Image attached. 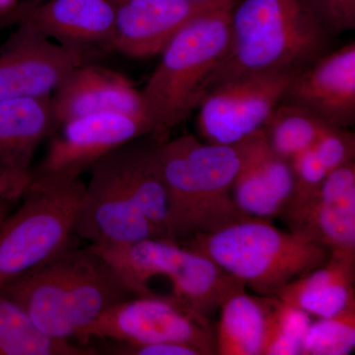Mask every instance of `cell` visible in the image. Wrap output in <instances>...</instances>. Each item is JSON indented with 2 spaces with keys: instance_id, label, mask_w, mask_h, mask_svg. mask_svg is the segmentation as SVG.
I'll return each mask as SVG.
<instances>
[{
  "instance_id": "obj_4",
  "label": "cell",
  "mask_w": 355,
  "mask_h": 355,
  "mask_svg": "<svg viewBox=\"0 0 355 355\" xmlns=\"http://www.w3.org/2000/svg\"><path fill=\"white\" fill-rule=\"evenodd\" d=\"M202 254L242 286L261 296L324 266L330 251L295 231L280 230L268 219L249 218L180 243Z\"/></svg>"
},
{
  "instance_id": "obj_7",
  "label": "cell",
  "mask_w": 355,
  "mask_h": 355,
  "mask_svg": "<svg viewBox=\"0 0 355 355\" xmlns=\"http://www.w3.org/2000/svg\"><path fill=\"white\" fill-rule=\"evenodd\" d=\"M93 338L128 343H184L202 355L216 354V327L209 318L169 294L121 301L89 327L81 345H88Z\"/></svg>"
},
{
  "instance_id": "obj_30",
  "label": "cell",
  "mask_w": 355,
  "mask_h": 355,
  "mask_svg": "<svg viewBox=\"0 0 355 355\" xmlns=\"http://www.w3.org/2000/svg\"><path fill=\"white\" fill-rule=\"evenodd\" d=\"M315 17L336 38L355 28V0H307Z\"/></svg>"
},
{
  "instance_id": "obj_27",
  "label": "cell",
  "mask_w": 355,
  "mask_h": 355,
  "mask_svg": "<svg viewBox=\"0 0 355 355\" xmlns=\"http://www.w3.org/2000/svg\"><path fill=\"white\" fill-rule=\"evenodd\" d=\"M311 323L310 314L275 296L265 355H301Z\"/></svg>"
},
{
  "instance_id": "obj_12",
  "label": "cell",
  "mask_w": 355,
  "mask_h": 355,
  "mask_svg": "<svg viewBox=\"0 0 355 355\" xmlns=\"http://www.w3.org/2000/svg\"><path fill=\"white\" fill-rule=\"evenodd\" d=\"M237 0H120L112 48L125 57L144 60L160 55L182 29L203 14Z\"/></svg>"
},
{
  "instance_id": "obj_26",
  "label": "cell",
  "mask_w": 355,
  "mask_h": 355,
  "mask_svg": "<svg viewBox=\"0 0 355 355\" xmlns=\"http://www.w3.org/2000/svg\"><path fill=\"white\" fill-rule=\"evenodd\" d=\"M355 347V309L312 322L301 355H347Z\"/></svg>"
},
{
  "instance_id": "obj_5",
  "label": "cell",
  "mask_w": 355,
  "mask_h": 355,
  "mask_svg": "<svg viewBox=\"0 0 355 355\" xmlns=\"http://www.w3.org/2000/svg\"><path fill=\"white\" fill-rule=\"evenodd\" d=\"M104 257L135 296H155L151 279L171 282L169 295L207 318L230 294L244 289L237 280L202 254L167 239H146L120 246H89Z\"/></svg>"
},
{
  "instance_id": "obj_34",
  "label": "cell",
  "mask_w": 355,
  "mask_h": 355,
  "mask_svg": "<svg viewBox=\"0 0 355 355\" xmlns=\"http://www.w3.org/2000/svg\"><path fill=\"white\" fill-rule=\"evenodd\" d=\"M13 205L14 202H11V200L0 198V222L3 220L12 211Z\"/></svg>"
},
{
  "instance_id": "obj_22",
  "label": "cell",
  "mask_w": 355,
  "mask_h": 355,
  "mask_svg": "<svg viewBox=\"0 0 355 355\" xmlns=\"http://www.w3.org/2000/svg\"><path fill=\"white\" fill-rule=\"evenodd\" d=\"M355 265L329 258L324 266L280 287L275 296L318 318L355 309Z\"/></svg>"
},
{
  "instance_id": "obj_29",
  "label": "cell",
  "mask_w": 355,
  "mask_h": 355,
  "mask_svg": "<svg viewBox=\"0 0 355 355\" xmlns=\"http://www.w3.org/2000/svg\"><path fill=\"white\" fill-rule=\"evenodd\" d=\"M291 164L295 182V195L291 207L312 197L330 173L322 163L313 146L291 158Z\"/></svg>"
},
{
  "instance_id": "obj_24",
  "label": "cell",
  "mask_w": 355,
  "mask_h": 355,
  "mask_svg": "<svg viewBox=\"0 0 355 355\" xmlns=\"http://www.w3.org/2000/svg\"><path fill=\"white\" fill-rule=\"evenodd\" d=\"M96 354L95 347L46 335L17 303L0 294V355Z\"/></svg>"
},
{
  "instance_id": "obj_17",
  "label": "cell",
  "mask_w": 355,
  "mask_h": 355,
  "mask_svg": "<svg viewBox=\"0 0 355 355\" xmlns=\"http://www.w3.org/2000/svg\"><path fill=\"white\" fill-rule=\"evenodd\" d=\"M295 195L291 161L273 153L263 130L252 137L232 186V198L243 214L272 220L286 214Z\"/></svg>"
},
{
  "instance_id": "obj_13",
  "label": "cell",
  "mask_w": 355,
  "mask_h": 355,
  "mask_svg": "<svg viewBox=\"0 0 355 355\" xmlns=\"http://www.w3.org/2000/svg\"><path fill=\"white\" fill-rule=\"evenodd\" d=\"M282 218L291 231L326 247L331 258L355 265V162L330 173L305 202Z\"/></svg>"
},
{
  "instance_id": "obj_16",
  "label": "cell",
  "mask_w": 355,
  "mask_h": 355,
  "mask_svg": "<svg viewBox=\"0 0 355 355\" xmlns=\"http://www.w3.org/2000/svg\"><path fill=\"white\" fill-rule=\"evenodd\" d=\"M51 102L60 125L78 116L104 112L149 121L141 90L120 72L93 62L72 70L51 95Z\"/></svg>"
},
{
  "instance_id": "obj_31",
  "label": "cell",
  "mask_w": 355,
  "mask_h": 355,
  "mask_svg": "<svg viewBox=\"0 0 355 355\" xmlns=\"http://www.w3.org/2000/svg\"><path fill=\"white\" fill-rule=\"evenodd\" d=\"M105 354L113 355H202L191 345L176 343H128L113 342Z\"/></svg>"
},
{
  "instance_id": "obj_25",
  "label": "cell",
  "mask_w": 355,
  "mask_h": 355,
  "mask_svg": "<svg viewBox=\"0 0 355 355\" xmlns=\"http://www.w3.org/2000/svg\"><path fill=\"white\" fill-rule=\"evenodd\" d=\"M329 125L305 110L279 103L263 132L273 153L291 161L294 156L314 146Z\"/></svg>"
},
{
  "instance_id": "obj_19",
  "label": "cell",
  "mask_w": 355,
  "mask_h": 355,
  "mask_svg": "<svg viewBox=\"0 0 355 355\" xmlns=\"http://www.w3.org/2000/svg\"><path fill=\"white\" fill-rule=\"evenodd\" d=\"M67 279L70 312L79 345L85 331L103 313L121 301L137 297L116 268L90 247L70 249Z\"/></svg>"
},
{
  "instance_id": "obj_18",
  "label": "cell",
  "mask_w": 355,
  "mask_h": 355,
  "mask_svg": "<svg viewBox=\"0 0 355 355\" xmlns=\"http://www.w3.org/2000/svg\"><path fill=\"white\" fill-rule=\"evenodd\" d=\"M73 246L0 289V294L17 303L40 330L58 340H76L67 279L69 252Z\"/></svg>"
},
{
  "instance_id": "obj_2",
  "label": "cell",
  "mask_w": 355,
  "mask_h": 355,
  "mask_svg": "<svg viewBox=\"0 0 355 355\" xmlns=\"http://www.w3.org/2000/svg\"><path fill=\"white\" fill-rule=\"evenodd\" d=\"M230 27L227 55L210 77L207 93L249 74L299 73L331 50L333 38L307 0H237Z\"/></svg>"
},
{
  "instance_id": "obj_6",
  "label": "cell",
  "mask_w": 355,
  "mask_h": 355,
  "mask_svg": "<svg viewBox=\"0 0 355 355\" xmlns=\"http://www.w3.org/2000/svg\"><path fill=\"white\" fill-rule=\"evenodd\" d=\"M85 184L28 186L22 205L0 222V289L73 244Z\"/></svg>"
},
{
  "instance_id": "obj_28",
  "label": "cell",
  "mask_w": 355,
  "mask_h": 355,
  "mask_svg": "<svg viewBox=\"0 0 355 355\" xmlns=\"http://www.w3.org/2000/svg\"><path fill=\"white\" fill-rule=\"evenodd\" d=\"M313 147L329 173L354 161L355 137L349 128L329 125Z\"/></svg>"
},
{
  "instance_id": "obj_23",
  "label": "cell",
  "mask_w": 355,
  "mask_h": 355,
  "mask_svg": "<svg viewBox=\"0 0 355 355\" xmlns=\"http://www.w3.org/2000/svg\"><path fill=\"white\" fill-rule=\"evenodd\" d=\"M275 296H252L241 289L221 303L216 354L265 355Z\"/></svg>"
},
{
  "instance_id": "obj_32",
  "label": "cell",
  "mask_w": 355,
  "mask_h": 355,
  "mask_svg": "<svg viewBox=\"0 0 355 355\" xmlns=\"http://www.w3.org/2000/svg\"><path fill=\"white\" fill-rule=\"evenodd\" d=\"M30 175L0 173V198L18 202L29 186Z\"/></svg>"
},
{
  "instance_id": "obj_15",
  "label": "cell",
  "mask_w": 355,
  "mask_h": 355,
  "mask_svg": "<svg viewBox=\"0 0 355 355\" xmlns=\"http://www.w3.org/2000/svg\"><path fill=\"white\" fill-rule=\"evenodd\" d=\"M114 16L112 0H34L19 22L92 62V58L113 51Z\"/></svg>"
},
{
  "instance_id": "obj_21",
  "label": "cell",
  "mask_w": 355,
  "mask_h": 355,
  "mask_svg": "<svg viewBox=\"0 0 355 355\" xmlns=\"http://www.w3.org/2000/svg\"><path fill=\"white\" fill-rule=\"evenodd\" d=\"M158 142L150 135L114 149L123 180L135 202L163 239L170 240L169 198L157 155Z\"/></svg>"
},
{
  "instance_id": "obj_9",
  "label": "cell",
  "mask_w": 355,
  "mask_h": 355,
  "mask_svg": "<svg viewBox=\"0 0 355 355\" xmlns=\"http://www.w3.org/2000/svg\"><path fill=\"white\" fill-rule=\"evenodd\" d=\"M297 73L268 71L219 84L198 107V132L209 144H240L265 128Z\"/></svg>"
},
{
  "instance_id": "obj_20",
  "label": "cell",
  "mask_w": 355,
  "mask_h": 355,
  "mask_svg": "<svg viewBox=\"0 0 355 355\" xmlns=\"http://www.w3.org/2000/svg\"><path fill=\"white\" fill-rule=\"evenodd\" d=\"M60 127L51 96L0 100V173L30 175L40 144Z\"/></svg>"
},
{
  "instance_id": "obj_14",
  "label": "cell",
  "mask_w": 355,
  "mask_h": 355,
  "mask_svg": "<svg viewBox=\"0 0 355 355\" xmlns=\"http://www.w3.org/2000/svg\"><path fill=\"white\" fill-rule=\"evenodd\" d=\"M309 112L334 127L355 123V43L331 50L294 76L282 102Z\"/></svg>"
},
{
  "instance_id": "obj_35",
  "label": "cell",
  "mask_w": 355,
  "mask_h": 355,
  "mask_svg": "<svg viewBox=\"0 0 355 355\" xmlns=\"http://www.w3.org/2000/svg\"><path fill=\"white\" fill-rule=\"evenodd\" d=\"M112 1H113V2H118V1H120V0H112Z\"/></svg>"
},
{
  "instance_id": "obj_11",
  "label": "cell",
  "mask_w": 355,
  "mask_h": 355,
  "mask_svg": "<svg viewBox=\"0 0 355 355\" xmlns=\"http://www.w3.org/2000/svg\"><path fill=\"white\" fill-rule=\"evenodd\" d=\"M83 58L27 23L0 44V100L49 97Z\"/></svg>"
},
{
  "instance_id": "obj_10",
  "label": "cell",
  "mask_w": 355,
  "mask_h": 355,
  "mask_svg": "<svg viewBox=\"0 0 355 355\" xmlns=\"http://www.w3.org/2000/svg\"><path fill=\"white\" fill-rule=\"evenodd\" d=\"M74 235L93 246H120L163 239L135 202L121 175L114 149L90 169Z\"/></svg>"
},
{
  "instance_id": "obj_33",
  "label": "cell",
  "mask_w": 355,
  "mask_h": 355,
  "mask_svg": "<svg viewBox=\"0 0 355 355\" xmlns=\"http://www.w3.org/2000/svg\"><path fill=\"white\" fill-rule=\"evenodd\" d=\"M34 0H0V29L17 24Z\"/></svg>"
},
{
  "instance_id": "obj_8",
  "label": "cell",
  "mask_w": 355,
  "mask_h": 355,
  "mask_svg": "<svg viewBox=\"0 0 355 355\" xmlns=\"http://www.w3.org/2000/svg\"><path fill=\"white\" fill-rule=\"evenodd\" d=\"M51 137L43 160L30 172L29 184L62 186L72 183L107 154L144 135L150 121L119 112H104L65 121Z\"/></svg>"
},
{
  "instance_id": "obj_3",
  "label": "cell",
  "mask_w": 355,
  "mask_h": 355,
  "mask_svg": "<svg viewBox=\"0 0 355 355\" xmlns=\"http://www.w3.org/2000/svg\"><path fill=\"white\" fill-rule=\"evenodd\" d=\"M221 7L184 26L160 53L141 90L153 137L159 144L198 108L207 84L230 46L231 8Z\"/></svg>"
},
{
  "instance_id": "obj_1",
  "label": "cell",
  "mask_w": 355,
  "mask_h": 355,
  "mask_svg": "<svg viewBox=\"0 0 355 355\" xmlns=\"http://www.w3.org/2000/svg\"><path fill=\"white\" fill-rule=\"evenodd\" d=\"M251 139L223 146L184 135L158 144L159 164L169 198L171 241L180 244L249 218L236 205L232 186Z\"/></svg>"
}]
</instances>
